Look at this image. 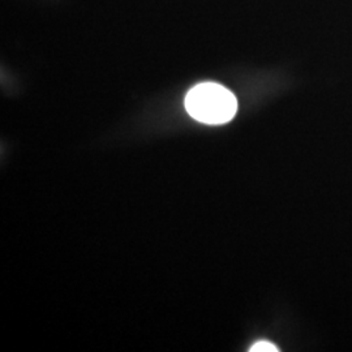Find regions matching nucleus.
Masks as SVG:
<instances>
[{
    "instance_id": "f03ea898",
    "label": "nucleus",
    "mask_w": 352,
    "mask_h": 352,
    "mask_svg": "<svg viewBox=\"0 0 352 352\" xmlns=\"http://www.w3.org/2000/svg\"><path fill=\"white\" fill-rule=\"evenodd\" d=\"M251 352H277V346H274L273 343L270 342H266V340H261V342H257L252 346Z\"/></svg>"
},
{
    "instance_id": "f257e3e1",
    "label": "nucleus",
    "mask_w": 352,
    "mask_h": 352,
    "mask_svg": "<svg viewBox=\"0 0 352 352\" xmlns=\"http://www.w3.org/2000/svg\"><path fill=\"white\" fill-rule=\"evenodd\" d=\"M186 109L189 115L205 124H225L238 111L236 97L228 89L204 82L189 90L186 97Z\"/></svg>"
}]
</instances>
